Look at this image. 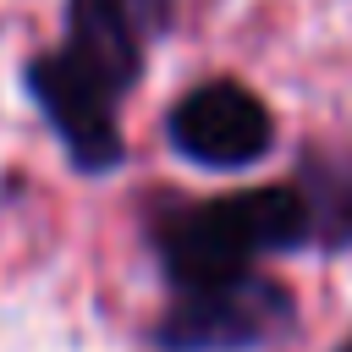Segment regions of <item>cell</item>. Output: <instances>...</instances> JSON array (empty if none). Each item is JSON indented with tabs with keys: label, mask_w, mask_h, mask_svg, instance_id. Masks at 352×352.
Masks as SVG:
<instances>
[{
	"label": "cell",
	"mask_w": 352,
	"mask_h": 352,
	"mask_svg": "<svg viewBox=\"0 0 352 352\" xmlns=\"http://www.w3.org/2000/svg\"><path fill=\"white\" fill-rule=\"evenodd\" d=\"M170 22L176 0H66V38L22 60V94L50 121L77 176L126 165L121 116Z\"/></svg>",
	"instance_id": "cell-1"
},
{
	"label": "cell",
	"mask_w": 352,
	"mask_h": 352,
	"mask_svg": "<svg viewBox=\"0 0 352 352\" xmlns=\"http://www.w3.org/2000/svg\"><path fill=\"white\" fill-rule=\"evenodd\" d=\"M148 248L165 286H204L253 270L275 253L314 248V214L297 182L242 187L214 198H160L148 209Z\"/></svg>",
	"instance_id": "cell-2"
},
{
	"label": "cell",
	"mask_w": 352,
	"mask_h": 352,
	"mask_svg": "<svg viewBox=\"0 0 352 352\" xmlns=\"http://www.w3.org/2000/svg\"><path fill=\"white\" fill-rule=\"evenodd\" d=\"M297 324V297L270 270H236L204 286H176L148 341L160 352H264Z\"/></svg>",
	"instance_id": "cell-3"
},
{
	"label": "cell",
	"mask_w": 352,
	"mask_h": 352,
	"mask_svg": "<svg viewBox=\"0 0 352 352\" xmlns=\"http://www.w3.org/2000/svg\"><path fill=\"white\" fill-rule=\"evenodd\" d=\"M165 143L198 170H253L275 148V116L248 82L204 77L165 110Z\"/></svg>",
	"instance_id": "cell-4"
},
{
	"label": "cell",
	"mask_w": 352,
	"mask_h": 352,
	"mask_svg": "<svg viewBox=\"0 0 352 352\" xmlns=\"http://www.w3.org/2000/svg\"><path fill=\"white\" fill-rule=\"evenodd\" d=\"M297 192L314 214V248H346L352 242V160L308 154L297 165Z\"/></svg>",
	"instance_id": "cell-5"
},
{
	"label": "cell",
	"mask_w": 352,
	"mask_h": 352,
	"mask_svg": "<svg viewBox=\"0 0 352 352\" xmlns=\"http://www.w3.org/2000/svg\"><path fill=\"white\" fill-rule=\"evenodd\" d=\"M330 352H352V336H341V341H336V346H330Z\"/></svg>",
	"instance_id": "cell-6"
}]
</instances>
